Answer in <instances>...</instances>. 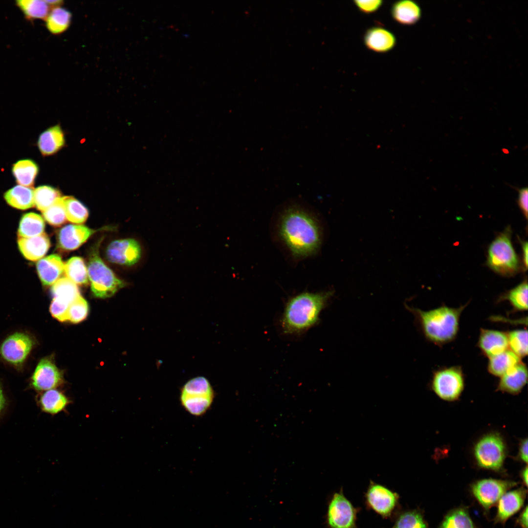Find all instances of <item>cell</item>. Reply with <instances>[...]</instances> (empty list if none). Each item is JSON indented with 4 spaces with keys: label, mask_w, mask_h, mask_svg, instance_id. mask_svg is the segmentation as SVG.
Masks as SVG:
<instances>
[{
    "label": "cell",
    "mask_w": 528,
    "mask_h": 528,
    "mask_svg": "<svg viewBox=\"0 0 528 528\" xmlns=\"http://www.w3.org/2000/svg\"><path fill=\"white\" fill-rule=\"evenodd\" d=\"M278 234L290 254L297 258L315 254L322 242V231L317 220L297 205L288 206L282 213Z\"/></svg>",
    "instance_id": "obj_1"
},
{
    "label": "cell",
    "mask_w": 528,
    "mask_h": 528,
    "mask_svg": "<svg viewBox=\"0 0 528 528\" xmlns=\"http://www.w3.org/2000/svg\"><path fill=\"white\" fill-rule=\"evenodd\" d=\"M332 295V291L304 292L290 298L281 321L283 331L288 334L300 333L314 326Z\"/></svg>",
    "instance_id": "obj_2"
},
{
    "label": "cell",
    "mask_w": 528,
    "mask_h": 528,
    "mask_svg": "<svg viewBox=\"0 0 528 528\" xmlns=\"http://www.w3.org/2000/svg\"><path fill=\"white\" fill-rule=\"evenodd\" d=\"M466 305L458 308L442 305L427 311L407 307L415 317L426 339L438 346L449 343L456 338L462 313Z\"/></svg>",
    "instance_id": "obj_3"
},
{
    "label": "cell",
    "mask_w": 528,
    "mask_h": 528,
    "mask_svg": "<svg viewBox=\"0 0 528 528\" xmlns=\"http://www.w3.org/2000/svg\"><path fill=\"white\" fill-rule=\"evenodd\" d=\"M510 226L499 233L489 244L486 265L502 276L511 277L520 270V263L511 241Z\"/></svg>",
    "instance_id": "obj_4"
},
{
    "label": "cell",
    "mask_w": 528,
    "mask_h": 528,
    "mask_svg": "<svg viewBox=\"0 0 528 528\" xmlns=\"http://www.w3.org/2000/svg\"><path fill=\"white\" fill-rule=\"evenodd\" d=\"M101 239L91 249L88 265V279L93 295L106 298L112 296L126 286L104 263L99 254Z\"/></svg>",
    "instance_id": "obj_5"
},
{
    "label": "cell",
    "mask_w": 528,
    "mask_h": 528,
    "mask_svg": "<svg viewBox=\"0 0 528 528\" xmlns=\"http://www.w3.org/2000/svg\"><path fill=\"white\" fill-rule=\"evenodd\" d=\"M215 391L209 380L197 376L188 380L180 389L181 406L189 414L200 417L209 411L215 400Z\"/></svg>",
    "instance_id": "obj_6"
},
{
    "label": "cell",
    "mask_w": 528,
    "mask_h": 528,
    "mask_svg": "<svg viewBox=\"0 0 528 528\" xmlns=\"http://www.w3.org/2000/svg\"><path fill=\"white\" fill-rule=\"evenodd\" d=\"M366 508L386 519L394 520L401 509L399 495L384 485L374 482L370 484L364 493Z\"/></svg>",
    "instance_id": "obj_7"
},
{
    "label": "cell",
    "mask_w": 528,
    "mask_h": 528,
    "mask_svg": "<svg viewBox=\"0 0 528 528\" xmlns=\"http://www.w3.org/2000/svg\"><path fill=\"white\" fill-rule=\"evenodd\" d=\"M360 507H355L345 496L343 489L334 492L330 498L326 515L329 528H358L357 514Z\"/></svg>",
    "instance_id": "obj_8"
},
{
    "label": "cell",
    "mask_w": 528,
    "mask_h": 528,
    "mask_svg": "<svg viewBox=\"0 0 528 528\" xmlns=\"http://www.w3.org/2000/svg\"><path fill=\"white\" fill-rule=\"evenodd\" d=\"M431 388L440 398L453 401L461 395L464 387V375L460 366L440 368L433 373Z\"/></svg>",
    "instance_id": "obj_9"
},
{
    "label": "cell",
    "mask_w": 528,
    "mask_h": 528,
    "mask_svg": "<svg viewBox=\"0 0 528 528\" xmlns=\"http://www.w3.org/2000/svg\"><path fill=\"white\" fill-rule=\"evenodd\" d=\"M506 449L502 438L498 434L487 435L480 440L474 448V455L481 467L499 470L505 458Z\"/></svg>",
    "instance_id": "obj_10"
},
{
    "label": "cell",
    "mask_w": 528,
    "mask_h": 528,
    "mask_svg": "<svg viewBox=\"0 0 528 528\" xmlns=\"http://www.w3.org/2000/svg\"><path fill=\"white\" fill-rule=\"evenodd\" d=\"M106 255L112 263L127 266H136L142 261L145 249L142 243L135 238L114 241L108 246Z\"/></svg>",
    "instance_id": "obj_11"
},
{
    "label": "cell",
    "mask_w": 528,
    "mask_h": 528,
    "mask_svg": "<svg viewBox=\"0 0 528 528\" xmlns=\"http://www.w3.org/2000/svg\"><path fill=\"white\" fill-rule=\"evenodd\" d=\"M516 484L513 481L484 479L474 483L471 491L484 510L488 512L505 493Z\"/></svg>",
    "instance_id": "obj_12"
},
{
    "label": "cell",
    "mask_w": 528,
    "mask_h": 528,
    "mask_svg": "<svg viewBox=\"0 0 528 528\" xmlns=\"http://www.w3.org/2000/svg\"><path fill=\"white\" fill-rule=\"evenodd\" d=\"M33 345V340L28 335L16 332L3 342L0 347V353L8 362L19 365L25 360Z\"/></svg>",
    "instance_id": "obj_13"
},
{
    "label": "cell",
    "mask_w": 528,
    "mask_h": 528,
    "mask_svg": "<svg viewBox=\"0 0 528 528\" xmlns=\"http://www.w3.org/2000/svg\"><path fill=\"white\" fill-rule=\"evenodd\" d=\"M63 382L62 372L51 359H42L32 376V386L37 391H47L59 386Z\"/></svg>",
    "instance_id": "obj_14"
},
{
    "label": "cell",
    "mask_w": 528,
    "mask_h": 528,
    "mask_svg": "<svg viewBox=\"0 0 528 528\" xmlns=\"http://www.w3.org/2000/svg\"><path fill=\"white\" fill-rule=\"evenodd\" d=\"M96 231L83 225H67L59 231L58 247L66 251L75 250Z\"/></svg>",
    "instance_id": "obj_15"
},
{
    "label": "cell",
    "mask_w": 528,
    "mask_h": 528,
    "mask_svg": "<svg viewBox=\"0 0 528 528\" xmlns=\"http://www.w3.org/2000/svg\"><path fill=\"white\" fill-rule=\"evenodd\" d=\"M477 346L488 358L499 354L509 349L507 332L482 328Z\"/></svg>",
    "instance_id": "obj_16"
},
{
    "label": "cell",
    "mask_w": 528,
    "mask_h": 528,
    "mask_svg": "<svg viewBox=\"0 0 528 528\" xmlns=\"http://www.w3.org/2000/svg\"><path fill=\"white\" fill-rule=\"evenodd\" d=\"M527 493V490L523 487L505 493L498 502L494 523L504 525L519 511L524 505Z\"/></svg>",
    "instance_id": "obj_17"
},
{
    "label": "cell",
    "mask_w": 528,
    "mask_h": 528,
    "mask_svg": "<svg viewBox=\"0 0 528 528\" xmlns=\"http://www.w3.org/2000/svg\"><path fill=\"white\" fill-rule=\"evenodd\" d=\"M500 378L497 390L511 394H518L527 383V366L521 361Z\"/></svg>",
    "instance_id": "obj_18"
},
{
    "label": "cell",
    "mask_w": 528,
    "mask_h": 528,
    "mask_svg": "<svg viewBox=\"0 0 528 528\" xmlns=\"http://www.w3.org/2000/svg\"><path fill=\"white\" fill-rule=\"evenodd\" d=\"M364 42L369 49L378 53H385L395 47L396 39L395 35L387 29L374 26L366 31Z\"/></svg>",
    "instance_id": "obj_19"
},
{
    "label": "cell",
    "mask_w": 528,
    "mask_h": 528,
    "mask_svg": "<svg viewBox=\"0 0 528 528\" xmlns=\"http://www.w3.org/2000/svg\"><path fill=\"white\" fill-rule=\"evenodd\" d=\"M65 263L57 254L47 256L38 261L36 268L39 278L44 286H52L64 272Z\"/></svg>",
    "instance_id": "obj_20"
},
{
    "label": "cell",
    "mask_w": 528,
    "mask_h": 528,
    "mask_svg": "<svg viewBox=\"0 0 528 528\" xmlns=\"http://www.w3.org/2000/svg\"><path fill=\"white\" fill-rule=\"evenodd\" d=\"M19 250L23 257L30 261L40 260L47 253L50 246L49 237L46 233L30 238L18 237Z\"/></svg>",
    "instance_id": "obj_21"
},
{
    "label": "cell",
    "mask_w": 528,
    "mask_h": 528,
    "mask_svg": "<svg viewBox=\"0 0 528 528\" xmlns=\"http://www.w3.org/2000/svg\"><path fill=\"white\" fill-rule=\"evenodd\" d=\"M65 141L60 126L56 125L47 129L40 134L37 145L42 155L48 156L60 150L64 146Z\"/></svg>",
    "instance_id": "obj_22"
},
{
    "label": "cell",
    "mask_w": 528,
    "mask_h": 528,
    "mask_svg": "<svg viewBox=\"0 0 528 528\" xmlns=\"http://www.w3.org/2000/svg\"><path fill=\"white\" fill-rule=\"evenodd\" d=\"M391 14L398 23L412 25L416 23L421 17V9L414 1L405 0L396 2L392 5Z\"/></svg>",
    "instance_id": "obj_23"
},
{
    "label": "cell",
    "mask_w": 528,
    "mask_h": 528,
    "mask_svg": "<svg viewBox=\"0 0 528 528\" xmlns=\"http://www.w3.org/2000/svg\"><path fill=\"white\" fill-rule=\"evenodd\" d=\"M70 403L67 397L55 389L45 391L39 399L41 410L47 414L55 415L66 410Z\"/></svg>",
    "instance_id": "obj_24"
},
{
    "label": "cell",
    "mask_w": 528,
    "mask_h": 528,
    "mask_svg": "<svg viewBox=\"0 0 528 528\" xmlns=\"http://www.w3.org/2000/svg\"><path fill=\"white\" fill-rule=\"evenodd\" d=\"M4 198L11 206L26 210L34 205V190L22 185L15 186L5 192Z\"/></svg>",
    "instance_id": "obj_25"
},
{
    "label": "cell",
    "mask_w": 528,
    "mask_h": 528,
    "mask_svg": "<svg viewBox=\"0 0 528 528\" xmlns=\"http://www.w3.org/2000/svg\"><path fill=\"white\" fill-rule=\"evenodd\" d=\"M522 361L521 359L508 349L488 358L487 371L493 375L500 377L508 370Z\"/></svg>",
    "instance_id": "obj_26"
},
{
    "label": "cell",
    "mask_w": 528,
    "mask_h": 528,
    "mask_svg": "<svg viewBox=\"0 0 528 528\" xmlns=\"http://www.w3.org/2000/svg\"><path fill=\"white\" fill-rule=\"evenodd\" d=\"M528 280L525 278L513 288L502 294L497 302L507 301L514 312L525 311L528 309Z\"/></svg>",
    "instance_id": "obj_27"
},
{
    "label": "cell",
    "mask_w": 528,
    "mask_h": 528,
    "mask_svg": "<svg viewBox=\"0 0 528 528\" xmlns=\"http://www.w3.org/2000/svg\"><path fill=\"white\" fill-rule=\"evenodd\" d=\"M38 171L37 164L29 159L18 161L13 164L12 168L13 175L17 183L28 187L33 185Z\"/></svg>",
    "instance_id": "obj_28"
},
{
    "label": "cell",
    "mask_w": 528,
    "mask_h": 528,
    "mask_svg": "<svg viewBox=\"0 0 528 528\" xmlns=\"http://www.w3.org/2000/svg\"><path fill=\"white\" fill-rule=\"evenodd\" d=\"M391 528H428L422 511L418 508L401 509L394 519Z\"/></svg>",
    "instance_id": "obj_29"
},
{
    "label": "cell",
    "mask_w": 528,
    "mask_h": 528,
    "mask_svg": "<svg viewBox=\"0 0 528 528\" xmlns=\"http://www.w3.org/2000/svg\"><path fill=\"white\" fill-rule=\"evenodd\" d=\"M15 4L24 18L29 21L45 20L51 10L45 0H18L15 1Z\"/></svg>",
    "instance_id": "obj_30"
},
{
    "label": "cell",
    "mask_w": 528,
    "mask_h": 528,
    "mask_svg": "<svg viewBox=\"0 0 528 528\" xmlns=\"http://www.w3.org/2000/svg\"><path fill=\"white\" fill-rule=\"evenodd\" d=\"M71 20V15L68 10L60 6L55 7L51 9L45 19L46 27L51 33L60 34L68 28Z\"/></svg>",
    "instance_id": "obj_31"
},
{
    "label": "cell",
    "mask_w": 528,
    "mask_h": 528,
    "mask_svg": "<svg viewBox=\"0 0 528 528\" xmlns=\"http://www.w3.org/2000/svg\"><path fill=\"white\" fill-rule=\"evenodd\" d=\"M45 223L43 218L35 213L24 214L21 219L18 231V236L30 238L39 236L44 233Z\"/></svg>",
    "instance_id": "obj_32"
},
{
    "label": "cell",
    "mask_w": 528,
    "mask_h": 528,
    "mask_svg": "<svg viewBox=\"0 0 528 528\" xmlns=\"http://www.w3.org/2000/svg\"><path fill=\"white\" fill-rule=\"evenodd\" d=\"M66 278L76 285H83L88 283V268L84 260L79 257L70 258L64 265V272Z\"/></svg>",
    "instance_id": "obj_33"
},
{
    "label": "cell",
    "mask_w": 528,
    "mask_h": 528,
    "mask_svg": "<svg viewBox=\"0 0 528 528\" xmlns=\"http://www.w3.org/2000/svg\"><path fill=\"white\" fill-rule=\"evenodd\" d=\"M51 292L53 298L58 299L69 305L80 296L77 285L66 277L60 278L52 285Z\"/></svg>",
    "instance_id": "obj_34"
},
{
    "label": "cell",
    "mask_w": 528,
    "mask_h": 528,
    "mask_svg": "<svg viewBox=\"0 0 528 528\" xmlns=\"http://www.w3.org/2000/svg\"><path fill=\"white\" fill-rule=\"evenodd\" d=\"M440 528H476L468 510L460 507L451 510L443 519Z\"/></svg>",
    "instance_id": "obj_35"
},
{
    "label": "cell",
    "mask_w": 528,
    "mask_h": 528,
    "mask_svg": "<svg viewBox=\"0 0 528 528\" xmlns=\"http://www.w3.org/2000/svg\"><path fill=\"white\" fill-rule=\"evenodd\" d=\"M67 220L72 223H84L88 216V209L79 200L71 196L63 197Z\"/></svg>",
    "instance_id": "obj_36"
},
{
    "label": "cell",
    "mask_w": 528,
    "mask_h": 528,
    "mask_svg": "<svg viewBox=\"0 0 528 528\" xmlns=\"http://www.w3.org/2000/svg\"><path fill=\"white\" fill-rule=\"evenodd\" d=\"M61 197L59 191L50 186H40L34 190V205L42 212Z\"/></svg>",
    "instance_id": "obj_37"
},
{
    "label": "cell",
    "mask_w": 528,
    "mask_h": 528,
    "mask_svg": "<svg viewBox=\"0 0 528 528\" xmlns=\"http://www.w3.org/2000/svg\"><path fill=\"white\" fill-rule=\"evenodd\" d=\"M508 349L521 359L528 355V330L517 329L507 332Z\"/></svg>",
    "instance_id": "obj_38"
},
{
    "label": "cell",
    "mask_w": 528,
    "mask_h": 528,
    "mask_svg": "<svg viewBox=\"0 0 528 528\" xmlns=\"http://www.w3.org/2000/svg\"><path fill=\"white\" fill-rule=\"evenodd\" d=\"M43 216L51 225L59 227L65 224L66 217L63 197L57 199L53 203L43 212Z\"/></svg>",
    "instance_id": "obj_39"
},
{
    "label": "cell",
    "mask_w": 528,
    "mask_h": 528,
    "mask_svg": "<svg viewBox=\"0 0 528 528\" xmlns=\"http://www.w3.org/2000/svg\"><path fill=\"white\" fill-rule=\"evenodd\" d=\"M88 310L89 307L87 302L80 295L69 306L68 321L73 323H79L86 318Z\"/></svg>",
    "instance_id": "obj_40"
},
{
    "label": "cell",
    "mask_w": 528,
    "mask_h": 528,
    "mask_svg": "<svg viewBox=\"0 0 528 528\" xmlns=\"http://www.w3.org/2000/svg\"><path fill=\"white\" fill-rule=\"evenodd\" d=\"M69 305L57 298H53L50 306V312L52 316L58 320L68 321V309Z\"/></svg>",
    "instance_id": "obj_41"
},
{
    "label": "cell",
    "mask_w": 528,
    "mask_h": 528,
    "mask_svg": "<svg viewBox=\"0 0 528 528\" xmlns=\"http://www.w3.org/2000/svg\"><path fill=\"white\" fill-rule=\"evenodd\" d=\"M353 2L361 12L366 14L375 12L383 3V1L380 0H354Z\"/></svg>",
    "instance_id": "obj_42"
},
{
    "label": "cell",
    "mask_w": 528,
    "mask_h": 528,
    "mask_svg": "<svg viewBox=\"0 0 528 528\" xmlns=\"http://www.w3.org/2000/svg\"><path fill=\"white\" fill-rule=\"evenodd\" d=\"M517 190L518 192V198L517 199V204L523 215L524 216L526 219L527 220L528 215V187H525L521 188H517Z\"/></svg>",
    "instance_id": "obj_43"
},
{
    "label": "cell",
    "mask_w": 528,
    "mask_h": 528,
    "mask_svg": "<svg viewBox=\"0 0 528 528\" xmlns=\"http://www.w3.org/2000/svg\"><path fill=\"white\" fill-rule=\"evenodd\" d=\"M519 242L521 244L522 247V268L524 271H526L528 269V242L527 241H523L518 238Z\"/></svg>",
    "instance_id": "obj_44"
},
{
    "label": "cell",
    "mask_w": 528,
    "mask_h": 528,
    "mask_svg": "<svg viewBox=\"0 0 528 528\" xmlns=\"http://www.w3.org/2000/svg\"><path fill=\"white\" fill-rule=\"evenodd\" d=\"M516 523L522 528H528V506H526L516 520Z\"/></svg>",
    "instance_id": "obj_45"
},
{
    "label": "cell",
    "mask_w": 528,
    "mask_h": 528,
    "mask_svg": "<svg viewBox=\"0 0 528 528\" xmlns=\"http://www.w3.org/2000/svg\"><path fill=\"white\" fill-rule=\"evenodd\" d=\"M519 457L524 462H528V440H524L521 443L519 452Z\"/></svg>",
    "instance_id": "obj_46"
},
{
    "label": "cell",
    "mask_w": 528,
    "mask_h": 528,
    "mask_svg": "<svg viewBox=\"0 0 528 528\" xmlns=\"http://www.w3.org/2000/svg\"><path fill=\"white\" fill-rule=\"evenodd\" d=\"M7 406V400L0 386V416L4 413Z\"/></svg>",
    "instance_id": "obj_47"
},
{
    "label": "cell",
    "mask_w": 528,
    "mask_h": 528,
    "mask_svg": "<svg viewBox=\"0 0 528 528\" xmlns=\"http://www.w3.org/2000/svg\"><path fill=\"white\" fill-rule=\"evenodd\" d=\"M521 477L523 482L524 485L526 486L528 485V467L526 466L524 468L521 473Z\"/></svg>",
    "instance_id": "obj_48"
}]
</instances>
